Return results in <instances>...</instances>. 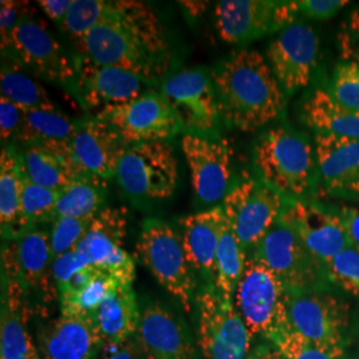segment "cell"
I'll return each instance as SVG.
<instances>
[{"mask_svg": "<svg viewBox=\"0 0 359 359\" xmlns=\"http://www.w3.org/2000/svg\"><path fill=\"white\" fill-rule=\"evenodd\" d=\"M72 43L77 55L90 62L151 83L164 76L173 62L167 27L152 6L137 0H109L103 22Z\"/></svg>", "mask_w": 359, "mask_h": 359, "instance_id": "obj_1", "label": "cell"}, {"mask_svg": "<svg viewBox=\"0 0 359 359\" xmlns=\"http://www.w3.org/2000/svg\"><path fill=\"white\" fill-rule=\"evenodd\" d=\"M221 120L229 128L256 132L283 115L286 99L268 60L255 50H240L210 69Z\"/></svg>", "mask_w": 359, "mask_h": 359, "instance_id": "obj_2", "label": "cell"}, {"mask_svg": "<svg viewBox=\"0 0 359 359\" xmlns=\"http://www.w3.org/2000/svg\"><path fill=\"white\" fill-rule=\"evenodd\" d=\"M253 168L287 203L310 201L318 188L316 151L304 133L287 126L271 127L257 137Z\"/></svg>", "mask_w": 359, "mask_h": 359, "instance_id": "obj_3", "label": "cell"}, {"mask_svg": "<svg viewBox=\"0 0 359 359\" xmlns=\"http://www.w3.org/2000/svg\"><path fill=\"white\" fill-rule=\"evenodd\" d=\"M115 179L135 205H154L169 200L180 182L175 148L169 142L129 145L117 164Z\"/></svg>", "mask_w": 359, "mask_h": 359, "instance_id": "obj_4", "label": "cell"}, {"mask_svg": "<svg viewBox=\"0 0 359 359\" xmlns=\"http://www.w3.org/2000/svg\"><path fill=\"white\" fill-rule=\"evenodd\" d=\"M1 53L20 65L31 76L76 93V57L53 38L34 16L22 19L1 40Z\"/></svg>", "mask_w": 359, "mask_h": 359, "instance_id": "obj_5", "label": "cell"}, {"mask_svg": "<svg viewBox=\"0 0 359 359\" xmlns=\"http://www.w3.org/2000/svg\"><path fill=\"white\" fill-rule=\"evenodd\" d=\"M136 255L156 281L191 313L197 301L196 273L185 255L180 231L160 218H147L142 224Z\"/></svg>", "mask_w": 359, "mask_h": 359, "instance_id": "obj_6", "label": "cell"}, {"mask_svg": "<svg viewBox=\"0 0 359 359\" xmlns=\"http://www.w3.org/2000/svg\"><path fill=\"white\" fill-rule=\"evenodd\" d=\"M287 299L289 290L283 281L261 261L248 257L233 302L252 337H264L271 342L290 329Z\"/></svg>", "mask_w": 359, "mask_h": 359, "instance_id": "obj_7", "label": "cell"}, {"mask_svg": "<svg viewBox=\"0 0 359 359\" xmlns=\"http://www.w3.org/2000/svg\"><path fill=\"white\" fill-rule=\"evenodd\" d=\"M287 201L256 175L243 173L222 201L224 213L249 257L278 221Z\"/></svg>", "mask_w": 359, "mask_h": 359, "instance_id": "obj_8", "label": "cell"}, {"mask_svg": "<svg viewBox=\"0 0 359 359\" xmlns=\"http://www.w3.org/2000/svg\"><path fill=\"white\" fill-rule=\"evenodd\" d=\"M198 345L205 359H248L252 334L237 313L234 302L218 294L213 285L197 293Z\"/></svg>", "mask_w": 359, "mask_h": 359, "instance_id": "obj_9", "label": "cell"}, {"mask_svg": "<svg viewBox=\"0 0 359 359\" xmlns=\"http://www.w3.org/2000/svg\"><path fill=\"white\" fill-rule=\"evenodd\" d=\"M160 92L177 117L184 135L218 136L222 120L210 71H179L164 79Z\"/></svg>", "mask_w": 359, "mask_h": 359, "instance_id": "obj_10", "label": "cell"}, {"mask_svg": "<svg viewBox=\"0 0 359 359\" xmlns=\"http://www.w3.org/2000/svg\"><path fill=\"white\" fill-rule=\"evenodd\" d=\"M297 1L222 0L215 7L218 38L229 44H248L297 23Z\"/></svg>", "mask_w": 359, "mask_h": 359, "instance_id": "obj_11", "label": "cell"}, {"mask_svg": "<svg viewBox=\"0 0 359 359\" xmlns=\"http://www.w3.org/2000/svg\"><path fill=\"white\" fill-rule=\"evenodd\" d=\"M181 149L189 168L194 197L210 208L221 205L238 179L229 142L219 136L184 135Z\"/></svg>", "mask_w": 359, "mask_h": 359, "instance_id": "obj_12", "label": "cell"}, {"mask_svg": "<svg viewBox=\"0 0 359 359\" xmlns=\"http://www.w3.org/2000/svg\"><path fill=\"white\" fill-rule=\"evenodd\" d=\"M249 257L266 265L289 292L316 290L323 269L311 256L294 228L283 218L270 228Z\"/></svg>", "mask_w": 359, "mask_h": 359, "instance_id": "obj_13", "label": "cell"}, {"mask_svg": "<svg viewBox=\"0 0 359 359\" xmlns=\"http://www.w3.org/2000/svg\"><path fill=\"white\" fill-rule=\"evenodd\" d=\"M115 129L126 145L169 142L182 133L179 120L161 92L148 90L128 103L108 107L96 114Z\"/></svg>", "mask_w": 359, "mask_h": 359, "instance_id": "obj_14", "label": "cell"}, {"mask_svg": "<svg viewBox=\"0 0 359 359\" xmlns=\"http://www.w3.org/2000/svg\"><path fill=\"white\" fill-rule=\"evenodd\" d=\"M287 318L290 329L311 342L344 350L348 306L339 298L317 290L289 292Z\"/></svg>", "mask_w": 359, "mask_h": 359, "instance_id": "obj_15", "label": "cell"}, {"mask_svg": "<svg viewBox=\"0 0 359 359\" xmlns=\"http://www.w3.org/2000/svg\"><path fill=\"white\" fill-rule=\"evenodd\" d=\"M126 236V210L105 206L92 219L76 250L95 268L114 276L120 283L132 285L136 265L124 248Z\"/></svg>", "mask_w": 359, "mask_h": 359, "instance_id": "obj_16", "label": "cell"}, {"mask_svg": "<svg viewBox=\"0 0 359 359\" xmlns=\"http://www.w3.org/2000/svg\"><path fill=\"white\" fill-rule=\"evenodd\" d=\"M320 39L304 23L286 27L266 48V60L286 96L306 88L317 65Z\"/></svg>", "mask_w": 359, "mask_h": 359, "instance_id": "obj_17", "label": "cell"}, {"mask_svg": "<svg viewBox=\"0 0 359 359\" xmlns=\"http://www.w3.org/2000/svg\"><path fill=\"white\" fill-rule=\"evenodd\" d=\"M76 57V93L75 97L87 111L95 115L108 107L128 103L147 93L151 81L128 71L97 65L75 55Z\"/></svg>", "mask_w": 359, "mask_h": 359, "instance_id": "obj_18", "label": "cell"}, {"mask_svg": "<svg viewBox=\"0 0 359 359\" xmlns=\"http://www.w3.org/2000/svg\"><path fill=\"white\" fill-rule=\"evenodd\" d=\"M68 142L83 179L96 182L115 177L117 164L127 149L115 129L95 115L76 120Z\"/></svg>", "mask_w": 359, "mask_h": 359, "instance_id": "obj_19", "label": "cell"}, {"mask_svg": "<svg viewBox=\"0 0 359 359\" xmlns=\"http://www.w3.org/2000/svg\"><path fill=\"white\" fill-rule=\"evenodd\" d=\"M281 218L290 224L323 269L348 246L339 213L314 201L287 203Z\"/></svg>", "mask_w": 359, "mask_h": 359, "instance_id": "obj_20", "label": "cell"}, {"mask_svg": "<svg viewBox=\"0 0 359 359\" xmlns=\"http://www.w3.org/2000/svg\"><path fill=\"white\" fill-rule=\"evenodd\" d=\"M3 258L6 270L15 274L26 294L35 293L48 302L59 298L52 274L53 257L47 231L34 228L22 233L4 249Z\"/></svg>", "mask_w": 359, "mask_h": 359, "instance_id": "obj_21", "label": "cell"}, {"mask_svg": "<svg viewBox=\"0 0 359 359\" xmlns=\"http://www.w3.org/2000/svg\"><path fill=\"white\" fill-rule=\"evenodd\" d=\"M135 338L142 359H194V345L185 322L158 301H149L142 309Z\"/></svg>", "mask_w": 359, "mask_h": 359, "instance_id": "obj_22", "label": "cell"}, {"mask_svg": "<svg viewBox=\"0 0 359 359\" xmlns=\"http://www.w3.org/2000/svg\"><path fill=\"white\" fill-rule=\"evenodd\" d=\"M318 188L335 197L359 196V140L316 135Z\"/></svg>", "mask_w": 359, "mask_h": 359, "instance_id": "obj_23", "label": "cell"}, {"mask_svg": "<svg viewBox=\"0 0 359 359\" xmlns=\"http://www.w3.org/2000/svg\"><path fill=\"white\" fill-rule=\"evenodd\" d=\"M104 341L93 316L62 314L39 333L41 359H93Z\"/></svg>", "mask_w": 359, "mask_h": 359, "instance_id": "obj_24", "label": "cell"}, {"mask_svg": "<svg viewBox=\"0 0 359 359\" xmlns=\"http://www.w3.org/2000/svg\"><path fill=\"white\" fill-rule=\"evenodd\" d=\"M225 224L222 206L180 218V234L187 258L194 273L205 278L206 285H213L215 259Z\"/></svg>", "mask_w": 359, "mask_h": 359, "instance_id": "obj_25", "label": "cell"}, {"mask_svg": "<svg viewBox=\"0 0 359 359\" xmlns=\"http://www.w3.org/2000/svg\"><path fill=\"white\" fill-rule=\"evenodd\" d=\"M20 160L27 179L52 191L62 192L72 182L84 180L74 161L68 140L27 145Z\"/></svg>", "mask_w": 359, "mask_h": 359, "instance_id": "obj_26", "label": "cell"}, {"mask_svg": "<svg viewBox=\"0 0 359 359\" xmlns=\"http://www.w3.org/2000/svg\"><path fill=\"white\" fill-rule=\"evenodd\" d=\"M6 294L1 305L0 359H41L26 327L27 294L11 271L6 270Z\"/></svg>", "mask_w": 359, "mask_h": 359, "instance_id": "obj_27", "label": "cell"}, {"mask_svg": "<svg viewBox=\"0 0 359 359\" xmlns=\"http://www.w3.org/2000/svg\"><path fill=\"white\" fill-rule=\"evenodd\" d=\"M301 118L316 135L359 140V112L337 103L329 90L316 88L301 103Z\"/></svg>", "mask_w": 359, "mask_h": 359, "instance_id": "obj_28", "label": "cell"}, {"mask_svg": "<svg viewBox=\"0 0 359 359\" xmlns=\"http://www.w3.org/2000/svg\"><path fill=\"white\" fill-rule=\"evenodd\" d=\"M103 341L124 342L137 333L142 310L130 283H120L93 314Z\"/></svg>", "mask_w": 359, "mask_h": 359, "instance_id": "obj_29", "label": "cell"}, {"mask_svg": "<svg viewBox=\"0 0 359 359\" xmlns=\"http://www.w3.org/2000/svg\"><path fill=\"white\" fill-rule=\"evenodd\" d=\"M23 180L20 154H18L15 145L3 147L0 156V222L3 237L7 240H15L22 234L20 201Z\"/></svg>", "mask_w": 359, "mask_h": 359, "instance_id": "obj_30", "label": "cell"}, {"mask_svg": "<svg viewBox=\"0 0 359 359\" xmlns=\"http://www.w3.org/2000/svg\"><path fill=\"white\" fill-rule=\"evenodd\" d=\"M75 127L76 120L60 111L57 105L27 109L16 142L25 148L36 142H67L72 137Z\"/></svg>", "mask_w": 359, "mask_h": 359, "instance_id": "obj_31", "label": "cell"}, {"mask_svg": "<svg viewBox=\"0 0 359 359\" xmlns=\"http://www.w3.org/2000/svg\"><path fill=\"white\" fill-rule=\"evenodd\" d=\"M246 261L248 255L225 216V224L215 259L213 277V286L224 299L233 301L236 287L244 274Z\"/></svg>", "mask_w": 359, "mask_h": 359, "instance_id": "obj_32", "label": "cell"}, {"mask_svg": "<svg viewBox=\"0 0 359 359\" xmlns=\"http://www.w3.org/2000/svg\"><path fill=\"white\" fill-rule=\"evenodd\" d=\"M0 86L1 96L7 97L25 111L56 105L39 80L4 56L0 72Z\"/></svg>", "mask_w": 359, "mask_h": 359, "instance_id": "obj_33", "label": "cell"}, {"mask_svg": "<svg viewBox=\"0 0 359 359\" xmlns=\"http://www.w3.org/2000/svg\"><path fill=\"white\" fill-rule=\"evenodd\" d=\"M104 182L81 180L75 181L60 192L55 206V218L95 217L105 208Z\"/></svg>", "mask_w": 359, "mask_h": 359, "instance_id": "obj_34", "label": "cell"}, {"mask_svg": "<svg viewBox=\"0 0 359 359\" xmlns=\"http://www.w3.org/2000/svg\"><path fill=\"white\" fill-rule=\"evenodd\" d=\"M59 196L60 192L38 185L25 176L20 201L22 233L34 229L39 222L53 219Z\"/></svg>", "mask_w": 359, "mask_h": 359, "instance_id": "obj_35", "label": "cell"}, {"mask_svg": "<svg viewBox=\"0 0 359 359\" xmlns=\"http://www.w3.org/2000/svg\"><path fill=\"white\" fill-rule=\"evenodd\" d=\"M120 283H120L114 276L100 271L84 289L75 294L59 299L62 314L93 316L105 298L115 292Z\"/></svg>", "mask_w": 359, "mask_h": 359, "instance_id": "obj_36", "label": "cell"}, {"mask_svg": "<svg viewBox=\"0 0 359 359\" xmlns=\"http://www.w3.org/2000/svg\"><path fill=\"white\" fill-rule=\"evenodd\" d=\"M109 1L105 0H75L71 11L60 25L72 41L83 38L99 26L108 11Z\"/></svg>", "mask_w": 359, "mask_h": 359, "instance_id": "obj_37", "label": "cell"}, {"mask_svg": "<svg viewBox=\"0 0 359 359\" xmlns=\"http://www.w3.org/2000/svg\"><path fill=\"white\" fill-rule=\"evenodd\" d=\"M271 344L286 359H342L344 350H335L311 342L304 335L287 329L278 334Z\"/></svg>", "mask_w": 359, "mask_h": 359, "instance_id": "obj_38", "label": "cell"}, {"mask_svg": "<svg viewBox=\"0 0 359 359\" xmlns=\"http://www.w3.org/2000/svg\"><path fill=\"white\" fill-rule=\"evenodd\" d=\"M92 219L93 217H60L53 221L50 233L53 259L76 250L77 246L90 229Z\"/></svg>", "mask_w": 359, "mask_h": 359, "instance_id": "obj_39", "label": "cell"}, {"mask_svg": "<svg viewBox=\"0 0 359 359\" xmlns=\"http://www.w3.org/2000/svg\"><path fill=\"white\" fill-rule=\"evenodd\" d=\"M329 93L337 103L359 112V65L341 63L337 65Z\"/></svg>", "mask_w": 359, "mask_h": 359, "instance_id": "obj_40", "label": "cell"}, {"mask_svg": "<svg viewBox=\"0 0 359 359\" xmlns=\"http://www.w3.org/2000/svg\"><path fill=\"white\" fill-rule=\"evenodd\" d=\"M334 283L353 295L359 294V250L347 246L326 266Z\"/></svg>", "mask_w": 359, "mask_h": 359, "instance_id": "obj_41", "label": "cell"}, {"mask_svg": "<svg viewBox=\"0 0 359 359\" xmlns=\"http://www.w3.org/2000/svg\"><path fill=\"white\" fill-rule=\"evenodd\" d=\"M337 44L342 63L359 65V10H354L339 27Z\"/></svg>", "mask_w": 359, "mask_h": 359, "instance_id": "obj_42", "label": "cell"}, {"mask_svg": "<svg viewBox=\"0 0 359 359\" xmlns=\"http://www.w3.org/2000/svg\"><path fill=\"white\" fill-rule=\"evenodd\" d=\"M25 109L7 97H0V137L3 147L13 145L22 127Z\"/></svg>", "mask_w": 359, "mask_h": 359, "instance_id": "obj_43", "label": "cell"}, {"mask_svg": "<svg viewBox=\"0 0 359 359\" xmlns=\"http://www.w3.org/2000/svg\"><path fill=\"white\" fill-rule=\"evenodd\" d=\"M348 1L346 0H299L297 7L299 13L314 20H327L339 13Z\"/></svg>", "mask_w": 359, "mask_h": 359, "instance_id": "obj_44", "label": "cell"}, {"mask_svg": "<svg viewBox=\"0 0 359 359\" xmlns=\"http://www.w3.org/2000/svg\"><path fill=\"white\" fill-rule=\"evenodd\" d=\"M0 32L1 40L7 38L16 25L25 19L27 16H31L28 13V3L25 1H11V0H3L0 3Z\"/></svg>", "mask_w": 359, "mask_h": 359, "instance_id": "obj_45", "label": "cell"}, {"mask_svg": "<svg viewBox=\"0 0 359 359\" xmlns=\"http://www.w3.org/2000/svg\"><path fill=\"white\" fill-rule=\"evenodd\" d=\"M93 359H142V355L136 338H130L124 342L104 341Z\"/></svg>", "mask_w": 359, "mask_h": 359, "instance_id": "obj_46", "label": "cell"}, {"mask_svg": "<svg viewBox=\"0 0 359 359\" xmlns=\"http://www.w3.org/2000/svg\"><path fill=\"white\" fill-rule=\"evenodd\" d=\"M339 217L342 219L346 233L348 246L359 250V209L353 206H342L339 210Z\"/></svg>", "mask_w": 359, "mask_h": 359, "instance_id": "obj_47", "label": "cell"}, {"mask_svg": "<svg viewBox=\"0 0 359 359\" xmlns=\"http://www.w3.org/2000/svg\"><path fill=\"white\" fill-rule=\"evenodd\" d=\"M74 3L75 0H39L38 6L46 16H48L55 23L62 25Z\"/></svg>", "mask_w": 359, "mask_h": 359, "instance_id": "obj_48", "label": "cell"}, {"mask_svg": "<svg viewBox=\"0 0 359 359\" xmlns=\"http://www.w3.org/2000/svg\"><path fill=\"white\" fill-rule=\"evenodd\" d=\"M248 359H286L278 351V348L271 345H262L255 348Z\"/></svg>", "mask_w": 359, "mask_h": 359, "instance_id": "obj_49", "label": "cell"}, {"mask_svg": "<svg viewBox=\"0 0 359 359\" xmlns=\"http://www.w3.org/2000/svg\"><path fill=\"white\" fill-rule=\"evenodd\" d=\"M182 4V8L185 10V13L192 18H200L206 8L205 1H180Z\"/></svg>", "mask_w": 359, "mask_h": 359, "instance_id": "obj_50", "label": "cell"}, {"mask_svg": "<svg viewBox=\"0 0 359 359\" xmlns=\"http://www.w3.org/2000/svg\"><path fill=\"white\" fill-rule=\"evenodd\" d=\"M357 359H359V358H357Z\"/></svg>", "mask_w": 359, "mask_h": 359, "instance_id": "obj_51", "label": "cell"}]
</instances>
